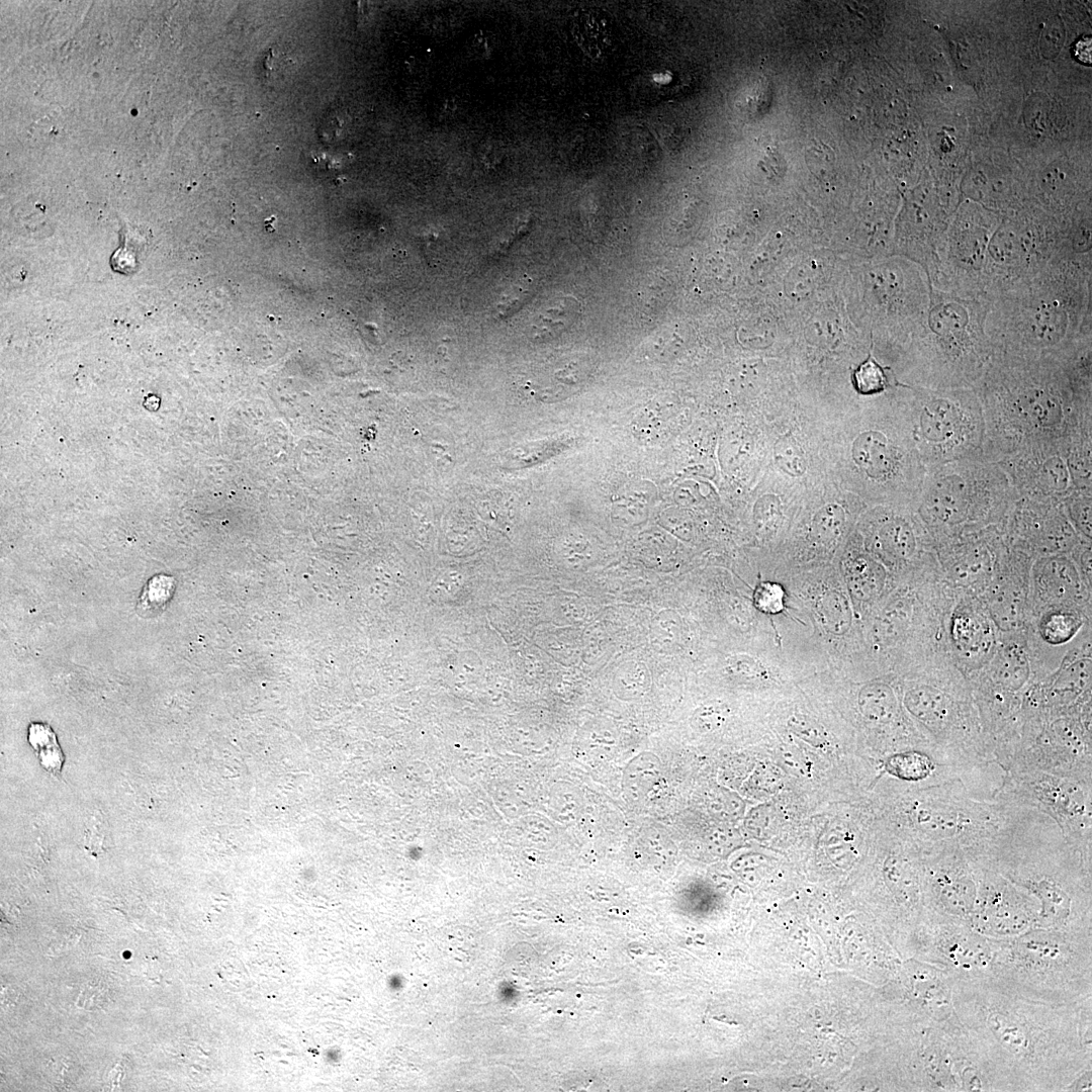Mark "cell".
Instances as JSON below:
<instances>
[{
	"label": "cell",
	"instance_id": "ac0fdd59",
	"mask_svg": "<svg viewBox=\"0 0 1092 1092\" xmlns=\"http://www.w3.org/2000/svg\"><path fill=\"white\" fill-rule=\"evenodd\" d=\"M1034 583L1043 599L1063 603L1075 598L1081 589L1077 566L1062 554L1044 555L1033 568Z\"/></svg>",
	"mask_w": 1092,
	"mask_h": 1092
},
{
	"label": "cell",
	"instance_id": "f1b7e54d",
	"mask_svg": "<svg viewBox=\"0 0 1092 1092\" xmlns=\"http://www.w3.org/2000/svg\"><path fill=\"white\" fill-rule=\"evenodd\" d=\"M1071 524L1086 539H1091V490L1078 491L1063 504Z\"/></svg>",
	"mask_w": 1092,
	"mask_h": 1092
},
{
	"label": "cell",
	"instance_id": "30bf717a",
	"mask_svg": "<svg viewBox=\"0 0 1092 1092\" xmlns=\"http://www.w3.org/2000/svg\"><path fill=\"white\" fill-rule=\"evenodd\" d=\"M917 960L947 972L954 980L993 976L990 937L968 924L925 912L917 932Z\"/></svg>",
	"mask_w": 1092,
	"mask_h": 1092
},
{
	"label": "cell",
	"instance_id": "3957f363",
	"mask_svg": "<svg viewBox=\"0 0 1092 1092\" xmlns=\"http://www.w3.org/2000/svg\"><path fill=\"white\" fill-rule=\"evenodd\" d=\"M894 811L922 853L957 849L987 868L1049 819L994 797L981 798L962 780L916 789L900 799Z\"/></svg>",
	"mask_w": 1092,
	"mask_h": 1092
},
{
	"label": "cell",
	"instance_id": "d6986e66",
	"mask_svg": "<svg viewBox=\"0 0 1092 1092\" xmlns=\"http://www.w3.org/2000/svg\"><path fill=\"white\" fill-rule=\"evenodd\" d=\"M570 30L580 50L593 60L607 56L612 46V25L606 12L595 7L573 11Z\"/></svg>",
	"mask_w": 1092,
	"mask_h": 1092
},
{
	"label": "cell",
	"instance_id": "8992f818",
	"mask_svg": "<svg viewBox=\"0 0 1092 1092\" xmlns=\"http://www.w3.org/2000/svg\"><path fill=\"white\" fill-rule=\"evenodd\" d=\"M1016 497L1000 465L978 456L927 470L914 503L921 522L942 542L1001 523Z\"/></svg>",
	"mask_w": 1092,
	"mask_h": 1092
},
{
	"label": "cell",
	"instance_id": "4316f807",
	"mask_svg": "<svg viewBox=\"0 0 1092 1092\" xmlns=\"http://www.w3.org/2000/svg\"><path fill=\"white\" fill-rule=\"evenodd\" d=\"M174 590L173 579L165 575H156L148 581L140 597L138 610L141 616L159 613L170 601Z\"/></svg>",
	"mask_w": 1092,
	"mask_h": 1092
},
{
	"label": "cell",
	"instance_id": "e0dca14e",
	"mask_svg": "<svg viewBox=\"0 0 1092 1092\" xmlns=\"http://www.w3.org/2000/svg\"><path fill=\"white\" fill-rule=\"evenodd\" d=\"M872 544L877 554L892 564H904L918 553L920 531L905 514H886L874 522Z\"/></svg>",
	"mask_w": 1092,
	"mask_h": 1092
},
{
	"label": "cell",
	"instance_id": "8fae6325",
	"mask_svg": "<svg viewBox=\"0 0 1092 1092\" xmlns=\"http://www.w3.org/2000/svg\"><path fill=\"white\" fill-rule=\"evenodd\" d=\"M922 855L925 912L969 925L983 864L950 848Z\"/></svg>",
	"mask_w": 1092,
	"mask_h": 1092
},
{
	"label": "cell",
	"instance_id": "7a4b0ae2",
	"mask_svg": "<svg viewBox=\"0 0 1092 1092\" xmlns=\"http://www.w3.org/2000/svg\"><path fill=\"white\" fill-rule=\"evenodd\" d=\"M982 407L983 456L999 462L1035 446L1091 440L1088 364L997 354L974 388Z\"/></svg>",
	"mask_w": 1092,
	"mask_h": 1092
},
{
	"label": "cell",
	"instance_id": "7402d4cb",
	"mask_svg": "<svg viewBox=\"0 0 1092 1092\" xmlns=\"http://www.w3.org/2000/svg\"><path fill=\"white\" fill-rule=\"evenodd\" d=\"M993 677L1003 691H1019L1029 677L1028 660L1023 649L1015 644L1004 646L995 657Z\"/></svg>",
	"mask_w": 1092,
	"mask_h": 1092
},
{
	"label": "cell",
	"instance_id": "7c38bea8",
	"mask_svg": "<svg viewBox=\"0 0 1092 1092\" xmlns=\"http://www.w3.org/2000/svg\"><path fill=\"white\" fill-rule=\"evenodd\" d=\"M1032 769L1092 782L1090 731L1074 719H1059L1049 732L1023 739L1004 770Z\"/></svg>",
	"mask_w": 1092,
	"mask_h": 1092
},
{
	"label": "cell",
	"instance_id": "9c48e42d",
	"mask_svg": "<svg viewBox=\"0 0 1092 1092\" xmlns=\"http://www.w3.org/2000/svg\"><path fill=\"white\" fill-rule=\"evenodd\" d=\"M1091 440L1035 446L999 462L1017 497L1063 504L1091 490Z\"/></svg>",
	"mask_w": 1092,
	"mask_h": 1092
},
{
	"label": "cell",
	"instance_id": "1f68e13d",
	"mask_svg": "<svg viewBox=\"0 0 1092 1092\" xmlns=\"http://www.w3.org/2000/svg\"><path fill=\"white\" fill-rule=\"evenodd\" d=\"M724 714L720 706L705 707L697 714V720L704 729H713L724 721Z\"/></svg>",
	"mask_w": 1092,
	"mask_h": 1092
},
{
	"label": "cell",
	"instance_id": "9a60e30c",
	"mask_svg": "<svg viewBox=\"0 0 1092 1092\" xmlns=\"http://www.w3.org/2000/svg\"><path fill=\"white\" fill-rule=\"evenodd\" d=\"M901 982L911 1018L940 1022L959 1020L952 999L954 979L947 972L920 960H911L905 966Z\"/></svg>",
	"mask_w": 1092,
	"mask_h": 1092
},
{
	"label": "cell",
	"instance_id": "2e32d148",
	"mask_svg": "<svg viewBox=\"0 0 1092 1092\" xmlns=\"http://www.w3.org/2000/svg\"><path fill=\"white\" fill-rule=\"evenodd\" d=\"M952 643L966 660L979 662L993 653L995 632L991 620L972 602L960 605L951 618Z\"/></svg>",
	"mask_w": 1092,
	"mask_h": 1092
},
{
	"label": "cell",
	"instance_id": "4dcf8cb0",
	"mask_svg": "<svg viewBox=\"0 0 1092 1092\" xmlns=\"http://www.w3.org/2000/svg\"><path fill=\"white\" fill-rule=\"evenodd\" d=\"M786 596L785 589L780 583L774 581L760 582L753 592V607L764 615H778L785 608Z\"/></svg>",
	"mask_w": 1092,
	"mask_h": 1092
},
{
	"label": "cell",
	"instance_id": "5b68a950",
	"mask_svg": "<svg viewBox=\"0 0 1092 1092\" xmlns=\"http://www.w3.org/2000/svg\"><path fill=\"white\" fill-rule=\"evenodd\" d=\"M993 976L1028 997L1073 1003L1092 997V933L1031 928L991 938Z\"/></svg>",
	"mask_w": 1092,
	"mask_h": 1092
},
{
	"label": "cell",
	"instance_id": "d4e9b609",
	"mask_svg": "<svg viewBox=\"0 0 1092 1092\" xmlns=\"http://www.w3.org/2000/svg\"><path fill=\"white\" fill-rule=\"evenodd\" d=\"M1010 580L998 579L989 595L990 613L1003 628L1015 627L1022 613V594L1019 586Z\"/></svg>",
	"mask_w": 1092,
	"mask_h": 1092
},
{
	"label": "cell",
	"instance_id": "ba28073f",
	"mask_svg": "<svg viewBox=\"0 0 1092 1092\" xmlns=\"http://www.w3.org/2000/svg\"><path fill=\"white\" fill-rule=\"evenodd\" d=\"M994 798L1051 819L1063 838L1092 859V782L1039 770H1006Z\"/></svg>",
	"mask_w": 1092,
	"mask_h": 1092
},
{
	"label": "cell",
	"instance_id": "6da1fadb",
	"mask_svg": "<svg viewBox=\"0 0 1092 1092\" xmlns=\"http://www.w3.org/2000/svg\"><path fill=\"white\" fill-rule=\"evenodd\" d=\"M952 999L997 1091H1065L1092 1068V997L1048 1002L987 977L954 980Z\"/></svg>",
	"mask_w": 1092,
	"mask_h": 1092
},
{
	"label": "cell",
	"instance_id": "52a82bcc",
	"mask_svg": "<svg viewBox=\"0 0 1092 1092\" xmlns=\"http://www.w3.org/2000/svg\"><path fill=\"white\" fill-rule=\"evenodd\" d=\"M925 470L983 456L985 424L974 389H926L906 415Z\"/></svg>",
	"mask_w": 1092,
	"mask_h": 1092
},
{
	"label": "cell",
	"instance_id": "f546056e",
	"mask_svg": "<svg viewBox=\"0 0 1092 1092\" xmlns=\"http://www.w3.org/2000/svg\"><path fill=\"white\" fill-rule=\"evenodd\" d=\"M788 729L797 737L817 748L830 746L828 732L821 724L806 715L794 714L787 721Z\"/></svg>",
	"mask_w": 1092,
	"mask_h": 1092
},
{
	"label": "cell",
	"instance_id": "d6a6232c",
	"mask_svg": "<svg viewBox=\"0 0 1092 1092\" xmlns=\"http://www.w3.org/2000/svg\"><path fill=\"white\" fill-rule=\"evenodd\" d=\"M1091 1080L1092 1068H1088L1084 1072H1082L1070 1085H1068L1065 1091H1091Z\"/></svg>",
	"mask_w": 1092,
	"mask_h": 1092
},
{
	"label": "cell",
	"instance_id": "83f0119b",
	"mask_svg": "<svg viewBox=\"0 0 1092 1092\" xmlns=\"http://www.w3.org/2000/svg\"><path fill=\"white\" fill-rule=\"evenodd\" d=\"M852 384L858 393L872 395L884 391L888 380L883 367L870 356L853 371Z\"/></svg>",
	"mask_w": 1092,
	"mask_h": 1092
},
{
	"label": "cell",
	"instance_id": "603a6c76",
	"mask_svg": "<svg viewBox=\"0 0 1092 1092\" xmlns=\"http://www.w3.org/2000/svg\"><path fill=\"white\" fill-rule=\"evenodd\" d=\"M886 574L884 568L869 556H859L848 569V589L853 600L869 603L881 594Z\"/></svg>",
	"mask_w": 1092,
	"mask_h": 1092
},
{
	"label": "cell",
	"instance_id": "277c9868",
	"mask_svg": "<svg viewBox=\"0 0 1092 1092\" xmlns=\"http://www.w3.org/2000/svg\"><path fill=\"white\" fill-rule=\"evenodd\" d=\"M990 869L1034 899L1035 927L1091 931L1092 859L1069 845L1055 823L1015 845Z\"/></svg>",
	"mask_w": 1092,
	"mask_h": 1092
},
{
	"label": "cell",
	"instance_id": "44dd1931",
	"mask_svg": "<svg viewBox=\"0 0 1092 1092\" xmlns=\"http://www.w3.org/2000/svg\"><path fill=\"white\" fill-rule=\"evenodd\" d=\"M813 613L821 632L831 640L842 641L852 624V614L847 597L842 589H823L815 595Z\"/></svg>",
	"mask_w": 1092,
	"mask_h": 1092
},
{
	"label": "cell",
	"instance_id": "5bb4252c",
	"mask_svg": "<svg viewBox=\"0 0 1092 1092\" xmlns=\"http://www.w3.org/2000/svg\"><path fill=\"white\" fill-rule=\"evenodd\" d=\"M1004 521L1044 555L1068 552L1078 543L1077 532L1062 504L1019 496Z\"/></svg>",
	"mask_w": 1092,
	"mask_h": 1092
},
{
	"label": "cell",
	"instance_id": "484cf974",
	"mask_svg": "<svg viewBox=\"0 0 1092 1092\" xmlns=\"http://www.w3.org/2000/svg\"><path fill=\"white\" fill-rule=\"evenodd\" d=\"M1080 627L1079 618L1072 612L1057 610L1048 613L1040 622L1041 637L1051 644H1063L1070 640Z\"/></svg>",
	"mask_w": 1092,
	"mask_h": 1092
},
{
	"label": "cell",
	"instance_id": "ffe728a7",
	"mask_svg": "<svg viewBox=\"0 0 1092 1092\" xmlns=\"http://www.w3.org/2000/svg\"><path fill=\"white\" fill-rule=\"evenodd\" d=\"M858 713L875 727H888L900 719V705L894 690L884 681L863 685L856 699Z\"/></svg>",
	"mask_w": 1092,
	"mask_h": 1092
},
{
	"label": "cell",
	"instance_id": "4fadbf2b",
	"mask_svg": "<svg viewBox=\"0 0 1092 1092\" xmlns=\"http://www.w3.org/2000/svg\"><path fill=\"white\" fill-rule=\"evenodd\" d=\"M1038 905L998 872L983 866L969 926L991 938H1009L1034 928Z\"/></svg>",
	"mask_w": 1092,
	"mask_h": 1092
},
{
	"label": "cell",
	"instance_id": "cb8c5ba5",
	"mask_svg": "<svg viewBox=\"0 0 1092 1092\" xmlns=\"http://www.w3.org/2000/svg\"><path fill=\"white\" fill-rule=\"evenodd\" d=\"M1090 678V660L1074 662L1055 680L1048 695L1049 703L1053 707H1064L1073 703L1088 688Z\"/></svg>",
	"mask_w": 1092,
	"mask_h": 1092
}]
</instances>
